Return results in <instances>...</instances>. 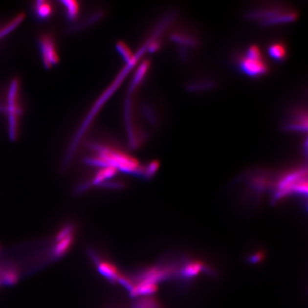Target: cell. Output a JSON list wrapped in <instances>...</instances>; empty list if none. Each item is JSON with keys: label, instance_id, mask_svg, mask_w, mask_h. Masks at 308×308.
Instances as JSON below:
<instances>
[{"label": "cell", "instance_id": "obj_11", "mask_svg": "<svg viewBox=\"0 0 308 308\" xmlns=\"http://www.w3.org/2000/svg\"><path fill=\"white\" fill-rule=\"evenodd\" d=\"M149 66H150L149 61L144 60L137 68V71L133 76V79H132V84L129 87V94H132V93L134 92L137 87H139V85L142 83L148 71H149Z\"/></svg>", "mask_w": 308, "mask_h": 308}, {"label": "cell", "instance_id": "obj_13", "mask_svg": "<svg viewBox=\"0 0 308 308\" xmlns=\"http://www.w3.org/2000/svg\"><path fill=\"white\" fill-rule=\"evenodd\" d=\"M216 86V82L213 79H197L188 84L187 90L191 92H201V91L212 89Z\"/></svg>", "mask_w": 308, "mask_h": 308}, {"label": "cell", "instance_id": "obj_4", "mask_svg": "<svg viewBox=\"0 0 308 308\" xmlns=\"http://www.w3.org/2000/svg\"><path fill=\"white\" fill-rule=\"evenodd\" d=\"M240 71L251 78H259L268 73L269 66L257 45H250L237 62Z\"/></svg>", "mask_w": 308, "mask_h": 308}, {"label": "cell", "instance_id": "obj_6", "mask_svg": "<svg viewBox=\"0 0 308 308\" xmlns=\"http://www.w3.org/2000/svg\"><path fill=\"white\" fill-rule=\"evenodd\" d=\"M39 48L44 67L49 69L60 62L55 40L51 34H44L39 40Z\"/></svg>", "mask_w": 308, "mask_h": 308}, {"label": "cell", "instance_id": "obj_3", "mask_svg": "<svg viewBox=\"0 0 308 308\" xmlns=\"http://www.w3.org/2000/svg\"><path fill=\"white\" fill-rule=\"evenodd\" d=\"M246 17L249 20L258 22L261 25L270 26L292 22L296 20L298 15L290 7L283 5H267L250 11Z\"/></svg>", "mask_w": 308, "mask_h": 308}, {"label": "cell", "instance_id": "obj_1", "mask_svg": "<svg viewBox=\"0 0 308 308\" xmlns=\"http://www.w3.org/2000/svg\"><path fill=\"white\" fill-rule=\"evenodd\" d=\"M95 149L98 154L87 160L90 164L111 166L118 171L144 176L145 166H141L138 160L129 154L111 146H96Z\"/></svg>", "mask_w": 308, "mask_h": 308}, {"label": "cell", "instance_id": "obj_9", "mask_svg": "<svg viewBox=\"0 0 308 308\" xmlns=\"http://www.w3.org/2000/svg\"><path fill=\"white\" fill-rule=\"evenodd\" d=\"M97 263L99 273L111 282H118L120 278L122 276L114 264L107 262V261H99V260H98Z\"/></svg>", "mask_w": 308, "mask_h": 308}, {"label": "cell", "instance_id": "obj_2", "mask_svg": "<svg viewBox=\"0 0 308 308\" xmlns=\"http://www.w3.org/2000/svg\"><path fill=\"white\" fill-rule=\"evenodd\" d=\"M273 191L274 202L289 196H307V169L298 168L281 176L275 183Z\"/></svg>", "mask_w": 308, "mask_h": 308}, {"label": "cell", "instance_id": "obj_17", "mask_svg": "<svg viewBox=\"0 0 308 308\" xmlns=\"http://www.w3.org/2000/svg\"><path fill=\"white\" fill-rule=\"evenodd\" d=\"M18 278L19 275L16 269L9 268L4 270L1 274L0 282L6 286H12L17 282Z\"/></svg>", "mask_w": 308, "mask_h": 308}, {"label": "cell", "instance_id": "obj_5", "mask_svg": "<svg viewBox=\"0 0 308 308\" xmlns=\"http://www.w3.org/2000/svg\"><path fill=\"white\" fill-rule=\"evenodd\" d=\"M19 88L20 85L17 79L11 82L7 94V104L5 108L8 116L9 136L12 141L16 140L18 131V119L22 113V109L19 102Z\"/></svg>", "mask_w": 308, "mask_h": 308}, {"label": "cell", "instance_id": "obj_16", "mask_svg": "<svg viewBox=\"0 0 308 308\" xmlns=\"http://www.w3.org/2000/svg\"><path fill=\"white\" fill-rule=\"evenodd\" d=\"M61 3L65 7L66 18L68 19V20H69L70 22L75 21L77 17H79V11H80L79 3L77 1H72V0L62 1Z\"/></svg>", "mask_w": 308, "mask_h": 308}, {"label": "cell", "instance_id": "obj_7", "mask_svg": "<svg viewBox=\"0 0 308 308\" xmlns=\"http://www.w3.org/2000/svg\"><path fill=\"white\" fill-rule=\"evenodd\" d=\"M73 227L68 225L65 227L57 235V243L54 245L52 250V256L54 258H61L66 254L74 242V237L73 233Z\"/></svg>", "mask_w": 308, "mask_h": 308}, {"label": "cell", "instance_id": "obj_15", "mask_svg": "<svg viewBox=\"0 0 308 308\" xmlns=\"http://www.w3.org/2000/svg\"><path fill=\"white\" fill-rule=\"evenodd\" d=\"M117 169L111 166H104L95 176L93 179V184H103L106 180L110 179L112 177L115 176L118 173Z\"/></svg>", "mask_w": 308, "mask_h": 308}, {"label": "cell", "instance_id": "obj_19", "mask_svg": "<svg viewBox=\"0 0 308 308\" xmlns=\"http://www.w3.org/2000/svg\"><path fill=\"white\" fill-rule=\"evenodd\" d=\"M24 15L23 14H20L18 16L16 17V18L14 19L9 24H7L5 27L3 28L2 29L0 30V39L3 38L5 37L9 33L14 30L17 26L20 25V23L24 20Z\"/></svg>", "mask_w": 308, "mask_h": 308}, {"label": "cell", "instance_id": "obj_10", "mask_svg": "<svg viewBox=\"0 0 308 308\" xmlns=\"http://www.w3.org/2000/svg\"><path fill=\"white\" fill-rule=\"evenodd\" d=\"M268 55L277 62H283L287 57V49L286 45L281 42L270 44L267 48Z\"/></svg>", "mask_w": 308, "mask_h": 308}, {"label": "cell", "instance_id": "obj_14", "mask_svg": "<svg viewBox=\"0 0 308 308\" xmlns=\"http://www.w3.org/2000/svg\"><path fill=\"white\" fill-rule=\"evenodd\" d=\"M172 41L183 47L195 48L198 45V41L193 36L185 33H175L171 37Z\"/></svg>", "mask_w": 308, "mask_h": 308}, {"label": "cell", "instance_id": "obj_8", "mask_svg": "<svg viewBox=\"0 0 308 308\" xmlns=\"http://www.w3.org/2000/svg\"><path fill=\"white\" fill-rule=\"evenodd\" d=\"M284 130L294 131V132H307L308 118L307 113L299 111L288 120L283 126Z\"/></svg>", "mask_w": 308, "mask_h": 308}, {"label": "cell", "instance_id": "obj_12", "mask_svg": "<svg viewBox=\"0 0 308 308\" xmlns=\"http://www.w3.org/2000/svg\"><path fill=\"white\" fill-rule=\"evenodd\" d=\"M34 15L40 21H45L52 15L53 7L49 1H37L34 4Z\"/></svg>", "mask_w": 308, "mask_h": 308}, {"label": "cell", "instance_id": "obj_18", "mask_svg": "<svg viewBox=\"0 0 308 308\" xmlns=\"http://www.w3.org/2000/svg\"><path fill=\"white\" fill-rule=\"evenodd\" d=\"M116 49H117L120 54L122 56L123 58H124L127 64L132 62L135 56H136V54L132 53L130 48L124 42L120 41L116 44Z\"/></svg>", "mask_w": 308, "mask_h": 308}]
</instances>
